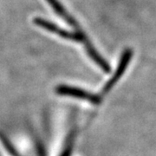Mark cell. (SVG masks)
I'll return each mask as SVG.
<instances>
[{
  "label": "cell",
  "mask_w": 156,
  "mask_h": 156,
  "mask_svg": "<svg viewBox=\"0 0 156 156\" xmlns=\"http://www.w3.org/2000/svg\"><path fill=\"white\" fill-rule=\"evenodd\" d=\"M33 21L36 25L44 29L51 33H55L56 35H58L59 37H61L62 38L72 40V41L78 42V43H83V44H85L87 42L89 41L88 37H86L85 33L83 30H81L80 29L76 30V31H68L66 30L60 28L59 26H57L55 23L50 22L46 19H44L42 17H36V18H34Z\"/></svg>",
  "instance_id": "1"
},
{
  "label": "cell",
  "mask_w": 156,
  "mask_h": 156,
  "mask_svg": "<svg viewBox=\"0 0 156 156\" xmlns=\"http://www.w3.org/2000/svg\"><path fill=\"white\" fill-rule=\"evenodd\" d=\"M56 91L58 95H68V96H72V97L82 99V100L89 101L94 104H98L101 101L100 96L94 95L92 93H89L83 89L72 87V86L59 85L56 89Z\"/></svg>",
  "instance_id": "2"
},
{
  "label": "cell",
  "mask_w": 156,
  "mask_h": 156,
  "mask_svg": "<svg viewBox=\"0 0 156 156\" xmlns=\"http://www.w3.org/2000/svg\"><path fill=\"white\" fill-rule=\"evenodd\" d=\"M132 56H133V50H131V49L128 48V49H126L123 51L122 54V56H121V59H120V62H119V64L117 66L116 70H115V72L114 74L113 77L108 82L106 86L104 87L103 93H108L114 87V85L116 83L117 81L122 76L124 72L126 71V69L128 68V63H129V62L131 60Z\"/></svg>",
  "instance_id": "3"
},
{
  "label": "cell",
  "mask_w": 156,
  "mask_h": 156,
  "mask_svg": "<svg viewBox=\"0 0 156 156\" xmlns=\"http://www.w3.org/2000/svg\"><path fill=\"white\" fill-rule=\"evenodd\" d=\"M84 45H85V49H86V51H87L88 55L93 59V61L95 62L96 64H98L104 72H110V66H109V64L107 62V61L104 58H102L101 56V55L97 52V50H95V47L92 45V44L89 41Z\"/></svg>",
  "instance_id": "4"
},
{
  "label": "cell",
  "mask_w": 156,
  "mask_h": 156,
  "mask_svg": "<svg viewBox=\"0 0 156 156\" xmlns=\"http://www.w3.org/2000/svg\"><path fill=\"white\" fill-rule=\"evenodd\" d=\"M46 1L50 4V5L52 7V9L56 11L60 17H62L69 24H70L71 26L75 27V28L79 29L77 22L68 13L66 10L64 9V7L62 5L61 3L58 0H46Z\"/></svg>",
  "instance_id": "5"
},
{
  "label": "cell",
  "mask_w": 156,
  "mask_h": 156,
  "mask_svg": "<svg viewBox=\"0 0 156 156\" xmlns=\"http://www.w3.org/2000/svg\"><path fill=\"white\" fill-rule=\"evenodd\" d=\"M73 139H74V134L70 135L69 138V143L68 144L67 147H65V149L63 151V153L62 154L61 156H70L71 154V150H72V145H73Z\"/></svg>",
  "instance_id": "6"
}]
</instances>
